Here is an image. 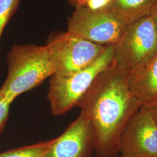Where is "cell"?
Instances as JSON below:
<instances>
[{
    "label": "cell",
    "instance_id": "8992f818",
    "mask_svg": "<svg viewBox=\"0 0 157 157\" xmlns=\"http://www.w3.org/2000/svg\"><path fill=\"white\" fill-rule=\"evenodd\" d=\"M157 51V34L149 15L128 26L115 45L113 63L128 73L147 61Z\"/></svg>",
    "mask_w": 157,
    "mask_h": 157
},
{
    "label": "cell",
    "instance_id": "4fadbf2b",
    "mask_svg": "<svg viewBox=\"0 0 157 157\" xmlns=\"http://www.w3.org/2000/svg\"><path fill=\"white\" fill-rule=\"evenodd\" d=\"M13 101L0 97V135L7 123L10 107Z\"/></svg>",
    "mask_w": 157,
    "mask_h": 157
},
{
    "label": "cell",
    "instance_id": "3957f363",
    "mask_svg": "<svg viewBox=\"0 0 157 157\" xmlns=\"http://www.w3.org/2000/svg\"><path fill=\"white\" fill-rule=\"evenodd\" d=\"M115 45H107L100 56L87 67L67 75L51 76L47 98L54 116L62 115L78 103L97 76L113 62Z\"/></svg>",
    "mask_w": 157,
    "mask_h": 157
},
{
    "label": "cell",
    "instance_id": "7a4b0ae2",
    "mask_svg": "<svg viewBox=\"0 0 157 157\" xmlns=\"http://www.w3.org/2000/svg\"><path fill=\"white\" fill-rule=\"evenodd\" d=\"M6 62L8 75L0 88V97L13 101L54 73L46 45H13Z\"/></svg>",
    "mask_w": 157,
    "mask_h": 157
},
{
    "label": "cell",
    "instance_id": "8fae6325",
    "mask_svg": "<svg viewBox=\"0 0 157 157\" xmlns=\"http://www.w3.org/2000/svg\"><path fill=\"white\" fill-rule=\"evenodd\" d=\"M53 140L40 141L30 146L10 150L0 153V157H45Z\"/></svg>",
    "mask_w": 157,
    "mask_h": 157
},
{
    "label": "cell",
    "instance_id": "9c48e42d",
    "mask_svg": "<svg viewBox=\"0 0 157 157\" xmlns=\"http://www.w3.org/2000/svg\"><path fill=\"white\" fill-rule=\"evenodd\" d=\"M132 94L142 105L157 100V51L147 61L127 74Z\"/></svg>",
    "mask_w": 157,
    "mask_h": 157
},
{
    "label": "cell",
    "instance_id": "30bf717a",
    "mask_svg": "<svg viewBox=\"0 0 157 157\" xmlns=\"http://www.w3.org/2000/svg\"><path fill=\"white\" fill-rule=\"evenodd\" d=\"M157 0H111L108 6L130 24L150 15Z\"/></svg>",
    "mask_w": 157,
    "mask_h": 157
},
{
    "label": "cell",
    "instance_id": "2e32d148",
    "mask_svg": "<svg viewBox=\"0 0 157 157\" xmlns=\"http://www.w3.org/2000/svg\"><path fill=\"white\" fill-rule=\"evenodd\" d=\"M150 16L151 18L152 21L154 24V26L157 36V4L152 9Z\"/></svg>",
    "mask_w": 157,
    "mask_h": 157
},
{
    "label": "cell",
    "instance_id": "e0dca14e",
    "mask_svg": "<svg viewBox=\"0 0 157 157\" xmlns=\"http://www.w3.org/2000/svg\"><path fill=\"white\" fill-rule=\"evenodd\" d=\"M68 1L71 4L76 7L78 6H83L85 0H68Z\"/></svg>",
    "mask_w": 157,
    "mask_h": 157
},
{
    "label": "cell",
    "instance_id": "ac0fdd59",
    "mask_svg": "<svg viewBox=\"0 0 157 157\" xmlns=\"http://www.w3.org/2000/svg\"><path fill=\"white\" fill-rule=\"evenodd\" d=\"M122 157V156H121V155H118V156H117V157Z\"/></svg>",
    "mask_w": 157,
    "mask_h": 157
},
{
    "label": "cell",
    "instance_id": "7c38bea8",
    "mask_svg": "<svg viewBox=\"0 0 157 157\" xmlns=\"http://www.w3.org/2000/svg\"><path fill=\"white\" fill-rule=\"evenodd\" d=\"M20 0H0V40L6 25L17 9Z\"/></svg>",
    "mask_w": 157,
    "mask_h": 157
},
{
    "label": "cell",
    "instance_id": "5b68a950",
    "mask_svg": "<svg viewBox=\"0 0 157 157\" xmlns=\"http://www.w3.org/2000/svg\"><path fill=\"white\" fill-rule=\"evenodd\" d=\"M106 46L91 43L67 31L52 34L46 45L56 75H67L87 67L100 56Z\"/></svg>",
    "mask_w": 157,
    "mask_h": 157
},
{
    "label": "cell",
    "instance_id": "ba28073f",
    "mask_svg": "<svg viewBox=\"0 0 157 157\" xmlns=\"http://www.w3.org/2000/svg\"><path fill=\"white\" fill-rule=\"evenodd\" d=\"M95 135L90 121L80 112L60 136L53 139L45 157H92Z\"/></svg>",
    "mask_w": 157,
    "mask_h": 157
},
{
    "label": "cell",
    "instance_id": "6da1fadb",
    "mask_svg": "<svg viewBox=\"0 0 157 157\" xmlns=\"http://www.w3.org/2000/svg\"><path fill=\"white\" fill-rule=\"evenodd\" d=\"M127 74L113 62L97 76L78 103L94 130L95 157L119 155L121 135L143 106L129 90Z\"/></svg>",
    "mask_w": 157,
    "mask_h": 157
},
{
    "label": "cell",
    "instance_id": "9a60e30c",
    "mask_svg": "<svg viewBox=\"0 0 157 157\" xmlns=\"http://www.w3.org/2000/svg\"><path fill=\"white\" fill-rule=\"evenodd\" d=\"M143 106L146 107L150 113L152 118L157 126V100L148 105Z\"/></svg>",
    "mask_w": 157,
    "mask_h": 157
},
{
    "label": "cell",
    "instance_id": "52a82bcc",
    "mask_svg": "<svg viewBox=\"0 0 157 157\" xmlns=\"http://www.w3.org/2000/svg\"><path fill=\"white\" fill-rule=\"evenodd\" d=\"M122 157H157V126L144 106L126 124L121 135Z\"/></svg>",
    "mask_w": 157,
    "mask_h": 157
},
{
    "label": "cell",
    "instance_id": "5bb4252c",
    "mask_svg": "<svg viewBox=\"0 0 157 157\" xmlns=\"http://www.w3.org/2000/svg\"><path fill=\"white\" fill-rule=\"evenodd\" d=\"M111 0H85L84 5L93 10L100 9L108 6Z\"/></svg>",
    "mask_w": 157,
    "mask_h": 157
},
{
    "label": "cell",
    "instance_id": "277c9868",
    "mask_svg": "<svg viewBox=\"0 0 157 157\" xmlns=\"http://www.w3.org/2000/svg\"><path fill=\"white\" fill-rule=\"evenodd\" d=\"M129 23L107 6L93 10L78 6L67 22V32L91 43L115 45Z\"/></svg>",
    "mask_w": 157,
    "mask_h": 157
}]
</instances>
